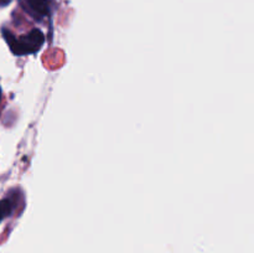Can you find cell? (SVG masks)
<instances>
[{
	"label": "cell",
	"instance_id": "1",
	"mask_svg": "<svg viewBox=\"0 0 254 253\" xmlns=\"http://www.w3.org/2000/svg\"><path fill=\"white\" fill-rule=\"evenodd\" d=\"M4 36L6 39L7 44L10 45V49L14 54L16 55H25V54H32L36 50L40 49L42 44H44V35L39 31V30H32L29 35L22 36L20 40L14 39L9 32L4 31Z\"/></svg>",
	"mask_w": 254,
	"mask_h": 253
},
{
	"label": "cell",
	"instance_id": "2",
	"mask_svg": "<svg viewBox=\"0 0 254 253\" xmlns=\"http://www.w3.org/2000/svg\"><path fill=\"white\" fill-rule=\"evenodd\" d=\"M12 211H14V202L10 198H4L0 201V222L11 215Z\"/></svg>",
	"mask_w": 254,
	"mask_h": 253
},
{
	"label": "cell",
	"instance_id": "3",
	"mask_svg": "<svg viewBox=\"0 0 254 253\" xmlns=\"http://www.w3.org/2000/svg\"><path fill=\"white\" fill-rule=\"evenodd\" d=\"M27 2L37 14L45 15L47 12V0H27Z\"/></svg>",
	"mask_w": 254,
	"mask_h": 253
},
{
	"label": "cell",
	"instance_id": "4",
	"mask_svg": "<svg viewBox=\"0 0 254 253\" xmlns=\"http://www.w3.org/2000/svg\"><path fill=\"white\" fill-rule=\"evenodd\" d=\"M10 0H0V5H6L9 4Z\"/></svg>",
	"mask_w": 254,
	"mask_h": 253
},
{
	"label": "cell",
	"instance_id": "5",
	"mask_svg": "<svg viewBox=\"0 0 254 253\" xmlns=\"http://www.w3.org/2000/svg\"><path fill=\"white\" fill-rule=\"evenodd\" d=\"M0 99H1V88H0Z\"/></svg>",
	"mask_w": 254,
	"mask_h": 253
}]
</instances>
